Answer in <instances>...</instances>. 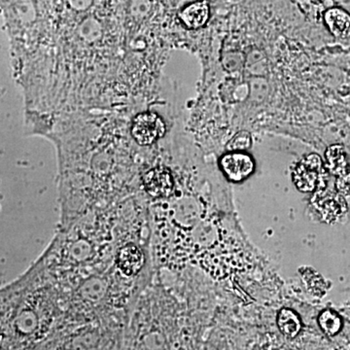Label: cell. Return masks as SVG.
<instances>
[{
    "instance_id": "6da1fadb",
    "label": "cell",
    "mask_w": 350,
    "mask_h": 350,
    "mask_svg": "<svg viewBox=\"0 0 350 350\" xmlns=\"http://www.w3.org/2000/svg\"><path fill=\"white\" fill-rule=\"evenodd\" d=\"M63 317L59 289L38 261L2 289L1 349H45Z\"/></svg>"
},
{
    "instance_id": "7a4b0ae2",
    "label": "cell",
    "mask_w": 350,
    "mask_h": 350,
    "mask_svg": "<svg viewBox=\"0 0 350 350\" xmlns=\"http://www.w3.org/2000/svg\"><path fill=\"white\" fill-rule=\"evenodd\" d=\"M142 187L149 204L167 199L174 193V177L167 167L158 165L142 174Z\"/></svg>"
},
{
    "instance_id": "3957f363",
    "label": "cell",
    "mask_w": 350,
    "mask_h": 350,
    "mask_svg": "<svg viewBox=\"0 0 350 350\" xmlns=\"http://www.w3.org/2000/svg\"><path fill=\"white\" fill-rule=\"evenodd\" d=\"M165 122L156 113L138 114L131 124V135L140 146H151L165 135Z\"/></svg>"
},
{
    "instance_id": "277c9868",
    "label": "cell",
    "mask_w": 350,
    "mask_h": 350,
    "mask_svg": "<svg viewBox=\"0 0 350 350\" xmlns=\"http://www.w3.org/2000/svg\"><path fill=\"white\" fill-rule=\"evenodd\" d=\"M323 174V162L319 154L306 156L297 165L293 172V181L296 187L304 193L317 190Z\"/></svg>"
},
{
    "instance_id": "5b68a950",
    "label": "cell",
    "mask_w": 350,
    "mask_h": 350,
    "mask_svg": "<svg viewBox=\"0 0 350 350\" xmlns=\"http://www.w3.org/2000/svg\"><path fill=\"white\" fill-rule=\"evenodd\" d=\"M221 169L229 180L241 182L254 172L252 158L243 152L232 151L226 154L220 160Z\"/></svg>"
},
{
    "instance_id": "8992f818",
    "label": "cell",
    "mask_w": 350,
    "mask_h": 350,
    "mask_svg": "<svg viewBox=\"0 0 350 350\" xmlns=\"http://www.w3.org/2000/svg\"><path fill=\"white\" fill-rule=\"evenodd\" d=\"M181 22L189 29H198L206 24L209 18V6L206 1L189 4L181 11Z\"/></svg>"
},
{
    "instance_id": "52a82bcc",
    "label": "cell",
    "mask_w": 350,
    "mask_h": 350,
    "mask_svg": "<svg viewBox=\"0 0 350 350\" xmlns=\"http://www.w3.org/2000/svg\"><path fill=\"white\" fill-rule=\"evenodd\" d=\"M317 207L326 221L336 220L347 211V204L342 196L327 193L317 197Z\"/></svg>"
},
{
    "instance_id": "ba28073f",
    "label": "cell",
    "mask_w": 350,
    "mask_h": 350,
    "mask_svg": "<svg viewBox=\"0 0 350 350\" xmlns=\"http://www.w3.org/2000/svg\"><path fill=\"white\" fill-rule=\"evenodd\" d=\"M327 27L333 36L338 38L350 36V15L340 8L329 9L324 16Z\"/></svg>"
},
{
    "instance_id": "9c48e42d",
    "label": "cell",
    "mask_w": 350,
    "mask_h": 350,
    "mask_svg": "<svg viewBox=\"0 0 350 350\" xmlns=\"http://www.w3.org/2000/svg\"><path fill=\"white\" fill-rule=\"evenodd\" d=\"M327 167L329 172L335 176L347 174V161L345 151L342 145H332L327 149L326 153Z\"/></svg>"
},
{
    "instance_id": "30bf717a",
    "label": "cell",
    "mask_w": 350,
    "mask_h": 350,
    "mask_svg": "<svg viewBox=\"0 0 350 350\" xmlns=\"http://www.w3.org/2000/svg\"><path fill=\"white\" fill-rule=\"evenodd\" d=\"M278 325L283 335L289 338L297 337L301 329L300 317L289 308H283L278 313Z\"/></svg>"
},
{
    "instance_id": "8fae6325",
    "label": "cell",
    "mask_w": 350,
    "mask_h": 350,
    "mask_svg": "<svg viewBox=\"0 0 350 350\" xmlns=\"http://www.w3.org/2000/svg\"><path fill=\"white\" fill-rule=\"evenodd\" d=\"M319 321L322 330L328 336L337 335L342 329V319L338 317V313L333 312V310H324L320 314Z\"/></svg>"
},
{
    "instance_id": "7c38bea8",
    "label": "cell",
    "mask_w": 350,
    "mask_h": 350,
    "mask_svg": "<svg viewBox=\"0 0 350 350\" xmlns=\"http://www.w3.org/2000/svg\"><path fill=\"white\" fill-rule=\"evenodd\" d=\"M251 144H252V139H251L250 133L247 131H239L228 144V149L230 151L241 152L250 149Z\"/></svg>"
},
{
    "instance_id": "4fadbf2b",
    "label": "cell",
    "mask_w": 350,
    "mask_h": 350,
    "mask_svg": "<svg viewBox=\"0 0 350 350\" xmlns=\"http://www.w3.org/2000/svg\"><path fill=\"white\" fill-rule=\"evenodd\" d=\"M336 188H337L340 194L345 196L350 195V172H347V174L337 177Z\"/></svg>"
}]
</instances>
